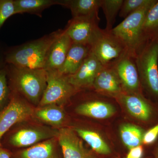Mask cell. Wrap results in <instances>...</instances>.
<instances>
[{
  "label": "cell",
  "mask_w": 158,
  "mask_h": 158,
  "mask_svg": "<svg viewBox=\"0 0 158 158\" xmlns=\"http://www.w3.org/2000/svg\"><path fill=\"white\" fill-rule=\"evenodd\" d=\"M63 32L59 30L6 52V64L30 69H44L49 51Z\"/></svg>",
  "instance_id": "obj_1"
},
{
  "label": "cell",
  "mask_w": 158,
  "mask_h": 158,
  "mask_svg": "<svg viewBox=\"0 0 158 158\" xmlns=\"http://www.w3.org/2000/svg\"><path fill=\"white\" fill-rule=\"evenodd\" d=\"M11 87L32 103L39 105L47 86V72L44 69H30L6 64Z\"/></svg>",
  "instance_id": "obj_2"
},
{
  "label": "cell",
  "mask_w": 158,
  "mask_h": 158,
  "mask_svg": "<svg viewBox=\"0 0 158 158\" xmlns=\"http://www.w3.org/2000/svg\"><path fill=\"white\" fill-rule=\"evenodd\" d=\"M156 1L151 0L148 4L124 19L111 31L124 44L128 54L135 58L144 44L142 29L145 16Z\"/></svg>",
  "instance_id": "obj_3"
},
{
  "label": "cell",
  "mask_w": 158,
  "mask_h": 158,
  "mask_svg": "<svg viewBox=\"0 0 158 158\" xmlns=\"http://www.w3.org/2000/svg\"><path fill=\"white\" fill-rule=\"evenodd\" d=\"M135 60L141 88L158 98V39L145 42Z\"/></svg>",
  "instance_id": "obj_4"
},
{
  "label": "cell",
  "mask_w": 158,
  "mask_h": 158,
  "mask_svg": "<svg viewBox=\"0 0 158 158\" xmlns=\"http://www.w3.org/2000/svg\"><path fill=\"white\" fill-rule=\"evenodd\" d=\"M90 48V52L104 66L113 65L128 53L124 44L111 31L100 28L97 32Z\"/></svg>",
  "instance_id": "obj_5"
},
{
  "label": "cell",
  "mask_w": 158,
  "mask_h": 158,
  "mask_svg": "<svg viewBox=\"0 0 158 158\" xmlns=\"http://www.w3.org/2000/svg\"><path fill=\"white\" fill-rule=\"evenodd\" d=\"M46 71V88L39 105L40 106L49 104L62 106L68 101L77 89L69 83L66 75L58 70Z\"/></svg>",
  "instance_id": "obj_6"
},
{
  "label": "cell",
  "mask_w": 158,
  "mask_h": 158,
  "mask_svg": "<svg viewBox=\"0 0 158 158\" xmlns=\"http://www.w3.org/2000/svg\"><path fill=\"white\" fill-rule=\"evenodd\" d=\"M30 105L16 95L0 113V146L2 136L14 125L27 119L34 113Z\"/></svg>",
  "instance_id": "obj_7"
},
{
  "label": "cell",
  "mask_w": 158,
  "mask_h": 158,
  "mask_svg": "<svg viewBox=\"0 0 158 158\" xmlns=\"http://www.w3.org/2000/svg\"><path fill=\"white\" fill-rule=\"evenodd\" d=\"M112 65L118 76L123 93H141V83L135 57L127 54Z\"/></svg>",
  "instance_id": "obj_8"
},
{
  "label": "cell",
  "mask_w": 158,
  "mask_h": 158,
  "mask_svg": "<svg viewBox=\"0 0 158 158\" xmlns=\"http://www.w3.org/2000/svg\"><path fill=\"white\" fill-rule=\"evenodd\" d=\"M100 20L88 18H72L64 29L73 43L90 45L98 29Z\"/></svg>",
  "instance_id": "obj_9"
},
{
  "label": "cell",
  "mask_w": 158,
  "mask_h": 158,
  "mask_svg": "<svg viewBox=\"0 0 158 158\" xmlns=\"http://www.w3.org/2000/svg\"><path fill=\"white\" fill-rule=\"evenodd\" d=\"M57 139L64 158H98L94 153L85 148L83 141L72 129H60Z\"/></svg>",
  "instance_id": "obj_10"
},
{
  "label": "cell",
  "mask_w": 158,
  "mask_h": 158,
  "mask_svg": "<svg viewBox=\"0 0 158 158\" xmlns=\"http://www.w3.org/2000/svg\"><path fill=\"white\" fill-rule=\"evenodd\" d=\"M59 130L43 127L26 128L15 133L9 139V143L17 148L31 147L51 138H57Z\"/></svg>",
  "instance_id": "obj_11"
},
{
  "label": "cell",
  "mask_w": 158,
  "mask_h": 158,
  "mask_svg": "<svg viewBox=\"0 0 158 158\" xmlns=\"http://www.w3.org/2000/svg\"><path fill=\"white\" fill-rule=\"evenodd\" d=\"M103 67L101 63L90 52L76 73L66 76L69 83L77 90L92 88L95 78Z\"/></svg>",
  "instance_id": "obj_12"
},
{
  "label": "cell",
  "mask_w": 158,
  "mask_h": 158,
  "mask_svg": "<svg viewBox=\"0 0 158 158\" xmlns=\"http://www.w3.org/2000/svg\"><path fill=\"white\" fill-rule=\"evenodd\" d=\"M92 88L98 93L115 98L123 93L113 65L103 66L95 78Z\"/></svg>",
  "instance_id": "obj_13"
},
{
  "label": "cell",
  "mask_w": 158,
  "mask_h": 158,
  "mask_svg": "<svg viewBox=\"0 0 158 158\" xmlns=\"http://www.w3.org/2000/svg\"><path fill=\"white\" fill-rule=\"evenodd\" d=\"M116 99L132 116L137 119L148 121L152 116V108L141 93H123Z\"/></svg>",
  "instance_id": "obj_14"
},
{
  "label": "cell",
  "mask_w": 158,
  "mask_h": 158,
  "mask_svg": "<svg viewBox=\"0 0 158 158\" xmlns=\"http://www.w3.org/2000/svg\"><path fill=\"white\" fill-rule=\"evenodd\" d=\"M72 43L63 30L62 34L50 49L44 69L46 70H59L65 62Z\"/></svg>",
  "instance_id": "obj_15"
},
{
  "label": "cell",
  "mask_w": 158,
  "mask_h": 158,
  "mask_svg": "<svg viewBox=\"0 0 158 158\" xmlns=\"http://www.w3.org/2000/svg\"><path fill=\"white\" fill-rule=\"evenodd\" d=\"M57 143V138H51L15 153L11 158H61Z\"/></svg>",
  "instance_id": "obj_16"
},
{
  "label": "cell",
  "mask_w": 158,
  "mask_h": 158,
  "mask_svg": "<svg viewBox=\"0 0 158 158\" xmlns=\"http://www.w3.org/2000/svg\"><path fill=\"white\" fill-rule=\"evenodd\" d=\"M90 52V46L73 43L65 62L58 71L66 76L74 74L81 66Z\"/></svg>",
  "instance_id": "obj_17"
},
{
  "label": "cell",
  "mask_w": 158,
  "mask_h": 158,
  "mask_svg": "<svg viewBox=\"0 0 158 158\" xmlns=\"http://www.w3.org/2000/svg\"><path fill=\"white\" fill-rule=\"evenodd\" d=\"M101 0H61V6L70 10L72 18H88L100 20L98 16Z\"/></svg>",
  "instance_id": "obj_18"
},
{
  "label": "cell",
  "mask_w": 158,
  "mask_h": 158,
  "mask_svg": "<svg viewBox=\"0 0 158 158\" xmlns=\"http://www.w3.org/2000/svg\"><path fill=\"white\" fill-rule=\"evenodd\" d=\"M78 114L97 119H105L113 116L116 112L113 105L101 100L86 102L77 107Z\"/></svg>",
  "instance_id": "obj_19"
},
{
  "label": "cell",
  "mask_w": 158,
  "mask_h": 158,
  "mask_svg": "<svg viewBox=\"0 0 158 158\" xmlns=\"http://www.w3.org/2000/svg\"><path fill=\"white\" fill-rule=\"evenodd\" d=\"M15 14L30 13L41 17L45 9L54 5L61 6L60 0H13Z\"/></svg>",
  "instance_id": "obj_20"
},
{
  "label": "cell",
  "mask_w": 158,
  "mask_h": 158,
  "mask_svg": "<svg viewBox=\"0 0 158 158\" xmlns=\"http://www.w3.org/2000/svg\"><path fill=\"white\" fill-rule=\"evenodd\" d=\"M34 113L40 120L56 127H60L65 120V112L59 105L49 104L40 106Z\"/></svg>",
  "instance_id": "obj_21"
},
{
  "label": "cell",
  "mask_w": 158,
  "mask_h": 158,
  "mask_svg": "<svg viewBox=\"0 0 158 158\" xmlns=\"http://www.w3.org/2000/svg\"><path fill=\"white\" fill-rule=\"evenodd\" d=\"M74 131L97 153L103 155H109L112 153L111 148L98 133L80 128H76Z\"/></svg>",
  "instance_id": "obj_22"
},
{
  "label": "cell",
  "mask_w": 158,
  "mask_h": 158,
  "mask_svg": "<svg viewBox=\"0 0 158 158\" xmlns=\"http://www.w3.org/2000/svg\"><path fill=\"white\" fill-rule=\"evenodd\" d=\"M144 133L143 129L131 123H124L119 127L122 141L129 149L141 145Z\"/></svg>",
  "instance_id": "obj_23"
},
{
  "label": "cell",
  "mask_w": 158,
  "mask_h": 158,
  "mask_svg": "<svg viewBox=\"0 0 158 158\" xmlns=\"http://www.w3.org/2000/svg\"><path fill=\"white\" fill-rule=\"evenodd\" d=\"M142 37L144 44L148 41L158 39V1L151 7L145 16Z\"/></svg>",
  "instance_id": "obj_24"
},
{
  "label": "cell",
  "mask_w": 158,
  "mask_h": 158,
  "mask_svg": "<svg viewBox=\"0 0 158 158\" xmlns=\"http://www.w3.org/2000/svg\"><path fill=\"white\" fill-rule=\"evenodd\" d=\"M123 0H101V8L103 11L106 21L105 30L111 31L119 13Z\"/></svg>",
  "instance_id": "obj_25"
},
{
  "label": "cell",
  "mask_w": 158,
  "mask_h": 158,
  "mask_svg": "<svg viewBox=\"0 0 158 158\" xmlns=\"http://www.w3.org/2000/svg\"><path fill=\"white\" fill-rule=\"evenodd\" d=\"M151 1V0H123L118 15L120 17L125 19L148 4Z\"/></svg>",
  "instance_id": "obj_26"
},
{
  "label": "cell",
  "mask_w": 158,
  "mask_h": 158,
  "mask_svg": "<svg viewBox=\"0 0 158 158\" xmlns=\"http://www.w3.org/2000/svg\"><path fill=\"white\" fill-rule=\"evenodd\" d=\"M15 14L13 0H0V30L5 22Z\"/></svg>",
  "instance_id": "obj_27"
},
{
  "label": "cell",
  "mask_w": 158,
  "mask_h": 158,
  "mask_svg": "<svg viewBox=\"0 0 158 158\" xmlns=\"http://www.w3.org/2000/svg\"><path fill=\"white\" fill-rule=\"evenodd\" d=\"M9 94V89L6 66L0 70V107L8 99Z\"/></svg>",
  "instance_id": "obj_28"
},
{
  "label": "cell",
  "mask_w": 158,
  "mask_h": 158,
  "mask_svg": "<svg viewBox=\"0 0 158 158\" xmlns=\"http://www.w3.org/2000/svg\"><path fill=\"white\" fill-rule=\"evenodd\" d=\"M158 136V124L144 133L143 143L145 144H152Z\"/></svg>",
  "instance_id": "obj_29"
},
{
  "label": "cell",
  "mask_w": 158,
  "mask_h": 158,
  "mask_svg": "<svg viewBox=\"0 0 158 158\" xmlns=\"http://www.w3.org/2000/svg\"><path fill=\"white\" fill-rule=\"evenodd\" d=\"M144 154V150L141 145L133 148L130 149L126 158H142Z\"/></svg>",
  "instance_id": "obj_30"
},
{
  "label": "cell",
  "mask_w": 158,
  "mask_h": 158,
  "mask_svg": "<svg viewBox=\"0 0 158 158\" xmlns=\"http://www.w3.org/2000/svg\"><path fill=\"white\" fill-rule=\"evenodd\" d=\"M6 52H3L0 48V70L6 66Z\"/></svg>",
  "instance_id": "obj_31"
},
{
  "label": "cell",
  "mask_w": 158,
  "mask_h": 158,
  "mask_svg": "<svg viewBox=\"0 0 158 158\" xmlns=\"http://www.w3.org/2000/svg\"><path fill=\"white\" fill-rule=\"evenodd\" d=\"M11 154L8 150L0 146V158H11Z\"/></svg>",
  "instance_id": "obj_32"
},
{
  "label": "cell",
  "mask_w": 158,
  "mask_h": 158,
  "mask_svg": "<svg viewBox=\"0 0 158 158\" xmlns=\"http://www.w3.org/2000/svg\"><path fill=\"white\" fill-rule=\"evenodd\" d=\"M155 158H158V144L155 148L153 152Z\"/></svg>",
  "instance_id": "obj_33"
}]
</instances>
